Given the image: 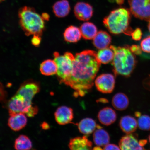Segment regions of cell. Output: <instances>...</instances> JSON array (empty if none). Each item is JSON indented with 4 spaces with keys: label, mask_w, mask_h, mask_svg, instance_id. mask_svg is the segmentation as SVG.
<instances>
[{
    "label": "cell",
    "mask_w": 150,
    "mask_h": 150,
    "mask_svg": "<svg viewBox=\"0 0 150 150\" xmlns=\"http://www.w3.org/2000/svg\"><path fill=\"white\" fill-rule=\"evenodd\" d=\"M32 147V142L31 140L28 136L24 135L19 136L15 140L14 147L16 150H30Z\"/></svg>",
    "instance_id": "25"
},
{
    "label": "cell",
    "mask_w": 150,
    "mask_h": 150,
    "mask_svg": "<svg viewBox=\"0 0 150 150\" xmlns=\"http://www.w3.org/2000/svg\"><path fill=\"white\" fill-rule=\"evenodd\" d=\"M130 12L128 9L121 8L115 9L103 20V23L110 32L118 35L124 33L130 35L133 31L129 26Z\"/></svg>",
    "instance_id": "4"
},
{
    "label": "cell",
    "mask_w": 150,
    "mask_h": 150,
    "mask_svg": "<svg viewBox=\"0 0 150 150\" xmlns=\"http://www.w3.org/2000/svg\"><path fill=\"white\" fill-rule=\"evenodd\" d=\"M53 12L58 18L65 17L70 13L71 7L67 0H60L56 2L52 6Z\"/></svg>",
    "instance_id": "19"
},
{
    "label": "cell",
    "mask_w": 150,
    "mask_h": 150,
    "mask_svg": "<svg viewBox=\"0 0 150 150\" xmlns=\"http://www.w3.org/2000/svg\"><path fill=\"white\" fill-rule=\"evenodd\" d=\"M133 40L135 41H139L141 39L142 36V33L140 28H137L133 31L131 34Z\"/></svg>",
    "instance_id": "29"
},
{
    "label": "cell",
    "mask_w": 150,
    "mask_h": 150,
    "mask_svg": "<svg viewBox=\"0 0 150 150\" xmlns=\"http://www.w3.org/2000/svg\"><path fill=\"white\" fill-rule=\"evenodd\" d=\"M93 150H101V149H102V148H101L100 147H99V146H97V147L93 148Z\"/></svg>",
    "instance_id": "40"
},
{
    "label": "cell",
    "mask_w": 150,
    "mask_h": 150,
    "mask_svg": "<svg viewBox=\"0 0 150 150\" xmlns=\"http://www.w3.org/2000/svg\"><path fill=\"white\" fill-rule=\"evenodd\" d=\"M92 146V142L86 136L71 139L69 144V149L72 150H91Z\"/></svg>",
    "instance_id": "15"
},
{
    "label": "cell",
    "mask_w": 150,
    "mask_h": 150,
    "mask_svg": "<svg viewBox=\"0 0 150 150\" xmlns=\"http://www.w3.org/2000/svg\"><path fill=\"white\" fill-rule=\"evenodd\" d=\"M130 49L131 52L135 55H139L142 54V50L141 47L139 46L132 45L130 47Z\"/></svg>",
    "instance_id": "32"
},
{
    "label": "cell",
    "mask_w": 150,
    "mask_h": 150,
    "mask_svg": "<svg viewBox=\"0 0 150 150\" xmlns=\"http://www.w3.org/2000/svg\"><path fill=\"white\" fill-rule=\"evenodd\" d=\"M38 111V108L36 106H33L32 105L25 115L28 117H33L36 115Z\"/></svg>",
    "instance_id": "30"
},
{
    "label": "cell",
    "mask_w": 150,
    "mask_h": 150,
    "mask_svg": "<svg viewBox=\"0 0 150 150\" xmlns=\"http://www.w3.org/2000/svg\"><path fill=\"white\" fill-rule=\"evenodd\" d=\"M76 125L79 132L85 135H89L94 132L96 129L102 127L90 118H84Z\"/></svg>",
    "instance_id": "16"
},
{
    "label": "cell",
    "mask_w": 150,
    "mask_h": 150,
    "mask_svg": "<svg viewBox=\"0 0 150 150\" xmlns=\"http://www.w3.org/2000/svg\"><path fill=\"white\" fill-rule=\"evenodd\" d=\"M112 103V106L115 109L122 111L128 108L129 101L128 97L125 94L119 93L114 96Z\"/></svg>",
    "instance_id": "21"
},
{
    "label": "cell",
    "mask_w": 150,
    "mask_h": 150,
    "mask_svg": "<svg viewBox=\"0 0 150 150\" xmlns=\"http://www.w3.org/2000/svg\"><path fill=\"white\" fill-rule=\"evenodd\" d=\"M40 90L39 83L33 80L27 81L21 84L16 93L21 95L27 102L32 103L33 99Z\"/></svg>",
    "instance_id": "9"
},
{
    "label": "cell",
    "mask_w": 150,
    "mask_h": 150,
    "mask_svg": "<svg viewBox=\"0 0 150 150\" xmlns=\"http://www.w3.org/2000/svg\"><path fill=\"white\" fill-rule=\"evenodd\" d=\"M5 0H0V3L3 2Z\"/></svg>",
    "instance_id": "43"
},
{
    "label": "cell",
    "mask_w": 150,
    "mask_h": 150,
    "mask_svg": "<svg viewBox=\"0 0 150 150\" xmlns=\"http://www.w3.org/2000/svg\"><path fill=\"white\" fill-rule=\"evenodd\" d=\"M135 115L136 117H139L141 116V113L140 112H136L135 113Z\"/></svg>",
    "instance_id": "39"
},
{
    "label": "cell",
    "mask_w": 150,
    "mask_h": 150,
    "mask_svg": "<svg viewBox=\"0 0 150 150\" xmlns=\"http://www.w3.org/2000/svg\"><path fill=\"white\" fill-rule=\"evenodd\" d=\"M21 27L27 36H42L45 28V20L33 7L27 6L20 8L18 12Z\"/></svg>",
    "instance_id": "3"
},
{
    "label": "cell",
    "mask_w": 150,
    "mask_h": 150,
    "mask_svg": "<svg viewBox=\"0 0 150 150\" xmlns=\"http://www.w3.org/2000/svg\"><path fill=\"white\" fill-rule=\"evenodd\" d=\"M101 64L93 50L77 53L70 76L63 83L74 90L75 97L84 96L93 87Z\"/></svg>",
    "instance_id": "1"
},
{
    "label": "cell",
    "mask_w": 150,
    "mask_h": 150,
    "mask_svg": "<svg viewBox=\"0 0 150 150\" xmlns=\"http://www.w3.org/2000/svg\"><path fill=\"white\" fill-rule=\"evenodd\" d=\"M119 126L121 130L125 134H132L137 128V121L132 116H124L120 120Z\"/></svg>",
    "instance_id": "17"
},
{
    "label": "cell",
    "mask_w": 150,
    "mask_h": 150,
    "mask_svg": "<svg viewBox=\"0 0 150 150\" xmlns=\"http://www.w3.org/2000/svg\"><path fill=\"white\" fill-rule=\"evenodd\" d=\"M42 16L43 19L45 21H48L50 19V16L47 13H43L42 15Z\"/></svg>",
    "instance_id": "35"
},
{
    "label": "cell",
    "mask_w": 150,
    "mask_h": 150,
    "mask_svg": "<svg viewBox=\"0 0 150 150\" xmlns=\"http://www.w3.org/2000/svg\"><path fill=\"white\" fill-rule=\"evenodd\" d=\"M42 128L45 129V130H46V129H48L50 128L49 125L48 124V123L45 122L42 124Z\"/></svg>",
    "instance_id": "37"
},
{
    "label": "cell",
    "mask_w": 150,
    "mask_h": 150,
    "mask_svg": "<svg viewBox=\"0 0 150 150\" xmlns=\"http://www.w3.org/2000/svg\"><path fill=\"white\" fill-rule=\"evenodd\" d=\"M10 115L8 124L11 130L15 131H20L27 125L28 120L25 114L18 113Z\"/></svg>",
    "instance_id": "13"
},
{
    "label": "cell",
    "mask_w": 150,
    "mask_h": 150,
    "mask_svg": "<svg viewBox=\"0 0 150 150\" xmlns=\"http://www.w3.org/2000/svg\"><path fill=\"white\" fill-rule=\"evenodd\" d=\"M149 142L150 143V134H149Z\"/></svg>",
    "instance_id": "44"
},
{
    "label": "cell",
    "mask_w": 150,
    "mask_h": 150,
    "mask_svg": "<svg viewBox=\"0 0 150 150\" xmlns=\"http://www.w3.org/2000/svg\"><path fill=\"white\" fill-rule=\"evenodd\" d=\"M110 35L106 32L100 31L93 39V44L97 48L102 50L108 48L111 42Z\"/></svg>",
    "instance_id": "18"
},
{
    "label": "cell",
    "mask_w": 150,
    "mask_h": 150,
    "mask_svg": "<svg viewBox=\"0 0 150 150\" xmlns=\"http://www.w3.org/2000/svg\"><path fill=\"white\" fill-rule=\"evenodd\" d=\"M63 35L65 41L71 43L78 42L82 37L80 29L74 26H69L67 28Z\"/></svg>",
    "instance_id": "23"
},
{
    "label": "cell",
    "mask_w": 150,
    "mask_h": 150,
    "mask_svg": "<svg viewBox=\"0 0 150 150\" xmlns=\"http://www.w3.org/2000/svg\"><path fill=\"white\" fill-rule=\"evenodd\" d=\"M55 120L60 125H65L72 122L74 119V113L72 109L69 107H59L54 114Z\"/></svg>",
    "instance_id": "10"
},
{
    "label": "cell",
    "mask_w": 150,
    "mask_h": 150,
    "mask_svg": "<svg viewBox=\"0 0 150 150\" xmlns=\"http://www.w3.org/2000/svg\"><path fill=\"white\" fill-rule=\"evenodd\" d=\"M147 143V140H141L139 141V143L141 146L144 147V146L146 145Z\"/></svg>",
    "instance_id": "36"
},
{
    "label": "cell",
    "mask_w": 150,
    "mask_h": 150,
    "mask_svg": "<svg viewBox=\"0 0 150 150\" xmlns=\"http://www.w3.org/2000/svg\"><path fill=\"white\" fill-rule=\"evenodd\" d=\"M80 29L82 36L86 40L93 39L97 33L96 26L90 22H85L82 24Z\"/></svg>",
    "instance_id": "24"
},
{
    "label": "cell",
    "mask_w": 150,
    "mask_h": 150,
    "mask_svg": "<svg viewBox=\"0 0 150 150\" xmlns=\"http://www.w3.org/2000/svg\"><path fill=\"white\" fill-rule=\"evenodd\" d=\"M108 1L110 2L114 3V1H115V0H108Z\"/></svg>",
    "instance_id": "42"
},
{
    "label": "cell",
    "mask_w": 150,
    "mask_h": 150,
    "mask_svg": "<svg viewBox=\"0 0 150 150\" xmlns=\"http://www.w3.org/2000/svg\"><path fill=\"white\" fill-rule=\"evenodd\" d=\"M42 41V36L38 35H33L31 39L32 44L35 47H39Z\"/></svg>",
    "instance_id": "31"
},
{
    "label": "cell",
    "mask_w": 150,
    "mask_h": 150,
    "mask_svg": "<svg viewBox=\"0 0 150 150\" xmlns=\"http://www.w3.org/2000/svg\"><path fill=\"white\" fill-rule=\"evenodd\" d=\"M74 12L75 16L78 20L86 21L93 16V9L89 4L79 2L75 5Z\"/></svg>",
    "instance_id": "11"
},
{
    "label": "cell",
    "mask_w": 150,
    "mask_h": 150,
    "mask_svg": "<svg viewBox=\"0 0 150 150\" xmlns=\"http://www.w3.org/2000/svg\"><path fill=\"white\" fill-rule=\"evenodd\" d=\"M97 55L101 64H107L112 61L114 54L113 50L109 47L100 50L97 53Z\"/></svg>",
    "instance_id": "26"
},
{
    "label": "cell",
    "mask_w": 150,
    "mask_h": 150,
    "mask_svg": "<svg viewBox=\"0 0 150 150\" xmlns=\"http://www.w3.org/2000/svg\"><path fill=\"white\" fill-rule=\"evenodd\" d=\"M148 28H149V30L150 32V20L149 21V23L148 25Z\"/></svg>",
    "instance_id": "41"
},
{
    "label": "cell",
    "mask_w": 150,
    "mask_h": 150,
    "mask_svg": "<svg viewBox=\"0 0 150 150\" xmlns=\"http://www.w3.org/2000/svg\"><path fill=\"white\" fill-rule=\"evenodd\" d=\"M119 147L121 150H144L140 145L136 137L132 134H127L122 137L119 142Z\"/></svg>",
    "instance_id": "12"
},
{
    "label": "cell",
    "mask_w": 150,
    "mask_h": 150,
    "mask_svg": "<svg viewBox=\"0 0 150 150\" xmlns=\"http://www.w3.org/2000/svg\"><path fill=\"white\" fill-rule=\"evenodd\" d=\"M104 150H120L119 146L114 144H108L104 146Z\"/></svg>",
    "instance_id": "34"
},
{
    "label": "cell",
    "mask_w": 150,
    "mask_h": 150,
    "mask_svg": "<svg viewBox=\"0 0 150 150\" xmlns=\"http://www.w3.org/2000/svg\"><path fill=\"white\" fill-rule=\"evenodd\" d=\"M94 83L97 89L100 92L111 93L115 87V77L111 74H103L97 77Z\"/></svg>",
    "instance_id": "8"
},
{
    "label": "cell",
    "mask_w": 150,
    "mask_h": 150,
    "mask_svg": "<svg viewBox=\"0 0 150 150\" xmlns=\"http://www.w3.org/2000/svg\"><path fill=\"white\" fill-rule=\"evenodd\" d=\"M39 70L43 75L51 76L57 74V67L54 60L47 59L41 63Z\"/></svg>",
    "instance_id": "22"
},
{
    "label": "cell",
    "mask_w": 150,
    "mask_h": 150,
    "mask_svg": "<svg viewBox=\"0 0 150 150\" xmlns=\"http://www.w3.org/2000/svg\"><path fill=\"white\" fill-rule=\"evenodd\" d=\"M138 126L142 130H150V117L149 115H143L139 117Z\"/></svg>",
    "instance_id": "27"
},
{
    "label": "cell",
    "mask_w": 150,
    "mask_h": 150,
    "mask_svg": "<svg viewBox=\"0 0 150 150\" xmlns=\"http://www.w3.org/2000/svg\"><path fill=\"white\" fill-rule=\"evenodd\" d=\"M98 119L102 124L109 126L115 122L117 119V114L115 110L110 107L102 109L98 112L97 115Z\"/></svg>",
    "instance_id": "14"
},
{
    "label": "cell",
    "mask_w": 150,
    "mask_h": 150,
    "mask_svg": "<svg viewBox=\"0 0 150 150\" xmlns=\"http://www.w3.org/2000/svg\"><path fill=\"white\" fill-rule=\"evenodd\" d=\"M115 1L118 5H121L124 3V0H115Z\"/></svg>",
    "instance_id": "38"
},
{
    "label": "cell",
    "mask_w": 150,
    "mask_h": 150,
    "mask_svg": "<svg viewBox=\"0 0 150 150\" xmlns=\"http://www.w3.org/2000/svg\"><path fill=\"white\" fill-rule=\"evenodd\" d=\"M142 51L146 53H150V36L142 40L140 44Z\"/></svg>",
    "instance_id": "28"
},
{
    "label": "cell",
    "mask_w": 150,
    "mask_h": 150,
    "mask_svg": "<svg viewBox=\"0 0 150 150\" xmlns=\"http://www.w3.org/2000/svg\"><path fill=\"white\" fill-rule=\"evenodd\" d=\"M7 94L2 84L0 82V102H4L6 98Z\"/></svg>",
    "instance_id": "33"
},
{
    "label": "cell",
    "mask_w": 150,
    "mask_h": 150,
    "mask_svg": "<svg viewBox=\"0 0 150 150\" xmlns=\"http://www.w3.org/2000/svg\"><path fill=\"white\" fill-rule=\"evenodd\" d=\"M130 12L136 18L149 21L150 0H128Z\"/></svg>",
    "instance_id": "6"
},
{
    "label": "cell",
    "mask_w": 150,
    "mask_h": 150,
    "mask_svg": "<svg viewBox=\"0 0 150 150\" xmlns=\"http://www.w3.org/2000/svg\"><path fill=\"white\" fill-rule=\"evenodd\" d=\"M110 138L108 133L102 127L97 128L94 132L93 140L96 145L99 147L105 146L109 144Z\"/></svg>",
    "instance_id": "20"
},
{
    "label": "cell",
    "mask_w": 150,
    "mask_h": 150,
    "mask_svg": "<svg viewBox=\"0 0 150 150\" xmlns=\"http://www.w3.org/2000/svg\"><path fill=\"white\" fill-rule=\"evenodd\" d=\"M32 103L27 102L21 95L16 93L8 101V108L9 115L11 114L27 113Z\"/></svg>",
    "instance_id": "7"
},
{
    "label": "cell",
    "mask_w": 150,
    "mask_h": 150,
    "mask_svg": "<svg viewBox=\"0 0 150 150\" xmlns=\"http://www.w3.org/2000/svg\"><path fill=\"white\" fill-rule=\"evenodd\" d=\"M54 60L57 64V76L61 83H63L70 76L74 60V56L70 52H65L63 55L59 52H54Z\"/></svg>",
    "instance_id": "5"
},
{
    "label": "cell",
    "mask_w": 150,
    "mask_h": 150,
    "mask_svg": "<svg viewBox=\"0 0 150 150\" xmlns=\"http://www.w3.org/2000/svg\"><path fill=\"white\" fill-rule=\"evenodd\" d=\"M110 48L114 54L112 64L115 75L130 76L135 68L137 61L134 54L130 50V47L111 45Z\"/></svg>",
    "instance_id": "2"
}]
</instances>
